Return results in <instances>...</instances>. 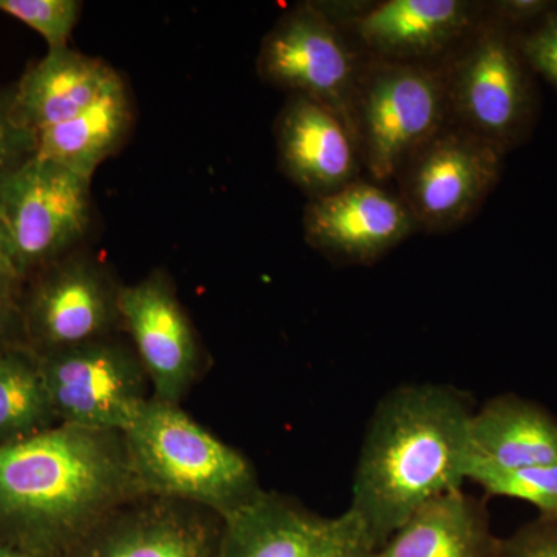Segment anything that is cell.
I'll return each instance as SVG.
<instances>
[{
    "mask_svg": "<svg viewBox=\"0 0 557 557\" xmlns=\"http://www.w3.org/2000/svg\"><path fill=\"white\" fill-rule=\"evenodd\" d=\"M467 394L449 384H403L370 417L347 511L379 552L428 502L468 482L471 417Z\"/></svg>",
    "mask_w": 557,
    "mask_h": 557,
    "instance_id": "obj_1",
    "label": "cell"
},
{
    "mask_svg": "<svg viewBox=\"0 0 557 557\" xmlns=\"http://www.w3.org/2000/svg\"><path fill=\"white\" fill-rule=\"evenodd\" d=\"M139 490L121 432L57 424L0 445V531L53 557Z\"/></svg>",
    "mask_w": 557,
    "mask_h": 557,
    "instance_id": "obj_2",
    "label": "cell"
},
{
    "mask_svg": "<svg viewBox=\"0 0 557 557\" xmlns=\"http://www.w3.org/2000/svg\"><path fill=\"white\" fill-rule=\"evenodd\" d=\"M123 435L145 496L186 502L223 518L263 491L240 450L212 435L174 403L149 398Z\"/></svg>",
    "mask_w": 557,
    "mask_h": 557,
    "instance_id": "obj_3",
    "label": "cell"
},
{
    "mask_svg": "<svg viewBox=\"0 0 557 557\" xmlns=\"http://www.w3.org/2000/svg\"><path fill=\"white\" fill-rule=\"evenodd\" d=\"M354 115L366 168L387 182L446 126L445 76L416 62L380 61L358 81Z\"/></svg>",
    "mask_w": 557,
    "mask_h": 557,
    "instance_id": "obj_4",
    "label": "cell"
},
{
    "mask_svg": "<svg viewBox=\"0 0 557 557\" xmlns=\"http://www.w3.org/2000/svg\"><path fill=\"white\" fill-rule=\"evenodd\" d=\"M90 182L36 156L0 180V231L25 282L86 237Z\"/></svg>",
    "mask_w": 557,
    "mask_h": 557,
    "instance_id": "obj_5",
    "label": "cell"
},
{
    "mask_svg": "<svg viewBox=\"0 0 557 557\" xmlns=\"http://www.w3.org/2000/svg\"><path fill=\"white\" fill-rule=\"evenodd\" d=\"M58 423L126 432L148 403L135 351L104 338L35 354Z\"/></svg>",
    "mask_w": 557,
    "mask_h": 557,
    "instance_id": "obj_6",
    "label": "cell"
},
{
    "mask_svg": "<svg viewBox=\"0 0 557 557\" xmlns=\"http://www.w3.org/2000/svg\"><path fill=\"white\" fill-rule=\"evenodd\" d=\"M522 53L504 25H486L445 76L458 126L505 153L522 141L534 113V91Z\"/></svg>",
    "mask_w": 557,
    "mask_h": 557,
    "instance_id": "obj_7",
    "label": "cell"
},
{
    "mask_svg": "<svg viewBox=\"0 0 557 557\" xmlns=\"http://www.w3.org/2000/svg\"><path fill=\"white\" fill-rule=\"evenodd\" d=\"M505 152L463 127H443L413 153L399 178V199L418 228H457L482 208L502 174Z\"/></svg>",
    "mask_w": 557,
    "mask_h": 557,
    "instance_id": "obj_8",
    "label": "cell"
},
{
    "mask_svg": "<svg viewBox=\"0 0 557 557\" xmlns=\"http://www.w3.org/2000/svg\"><path fill=\"white\" fill-rule=\"evenodd\" d=\"M21 300L22 338L49 354L110 338L121 322L120 289L97 260L70 252L33 274Z\"/></svg>",
    "mask_w": 557,
    "mask_h": 557,
    "instance_id": "obj_9",
    "label": "cell"
},
{
    "mask_svg": "<svg viewBox=\"0 0 557 557\" xmlns=\"http://www.w3.org/2000/svg\"><path fill=\"white\" fill-rule=\"evenodd\" d=\"M258 73L271 86L335 110L357 137V64L322 7H295L276 22L260 44Z\"/></svg>",
    "mask_w": 557,
    "mask_h": 557,
    "instance_id": "obj_10",
    "label": "cell"
},
{
    "mask_svg": "<svg viewBox=\"0 0 557 557\" xmlns=\"http://www.w3.org/2000/svg\"><path fill=\"white\" fill-rule=\"evenodd\" d=\"M222 520L207 508L132 498L53 557H218Z\"/></svg>",
    "mask_w": 557,
    "mask_h": 557,
    "instance_id": "obj_11",
    "label": "cell"
},
{
    "mask_svg": "<svg viewBox=\"0 0 557 557\" xmlns=\"http://www.w3.org/2000/svg\"><path fill=\"white\" fill-rule=\"evenodd\" d=\"M218 557H341L372 549L350 512L325 518L262 491L220 518Z\"/></svg>",
    "mask_w": 557,
    "mask_h": 557,
    "instance_id": "obj_12",
    "label": "cell"
},
{
    "mask_svg": "<svg viewBox=\"0 0 557 557\" xmlns=\"http://www.w3.org/2000/svg\"><path fill=\"white\" fill-rule=\"evenodd\" d=\"M417 230L398 196L359 180L330 196L310 199L304 211L307 244L346 265L376 262Z\"/></svg>",
    "mask_w": 557,
    "mask_h": 557,
    "instance_id": "obj_13",
    "label": "cell"
},
{
    "mask_svg": "<svg viewBox=\"0 0 557 557\" xmlns=\"http://www.w3.org/2000/svg\"><path fill=\"white\" fill-rule=\"evenodd\" d=\"M121 322L153 387V398L178 405L199 368V344L171 278L163 271L120 289Z\"/></svg>",
    "mask_w": 557,
    "mask_h": 557,
    "instance_id": "obj_14",
    "label": "cell"
},
{
    "mask_svg": "<svg viewBox=\"0 0 557 557\" xmlns=\"http://www.w3.org/2000/svg\"><path fill=\"white\" fill-rule=\"evenodd\" d=\"M278 166L310 199L357 178L359 146L350 126L321 102L289 95L274 123Z\"/></svg>",
    "mask_w": 557,
    "mask_h": 557,
    "instance_id": "obj_15",
    "label": "cell"
},
{
    "mask_svg": "<svg viewBox=\"0 0 557 557\" xmlns=\"http://www.w3.org/2000/svg\"><path fill=\"white\" fill-rule=\"evenodd\" d=\"M123 87L124 81L104 61L69 47L49 50L11 87L13 112L21 126L36 137L39 132L75 119Z\"/></svg>",
    "mask_w": 557,
    "mask_h": 557,
    "instance_id": "obj_16",
    "label": "cell"
},
{
    "mask_svg": "<svg viewBox=\"0 0 557 557\" xmlns=\"http://www.w3.org/2000/svg\"><path fill=\"white\" fill-rule=\"evenodd\" d=\"M471 465L475 471L557 465V417L518 394H500L474 409L471 417Z\"/></svg>",
    "mask_w": 557,
    "mask_h": 557,
    "instance_id": "obj_17",
    "label": "cell"
},
{
    "mask_svg": "<svg viewBox=\"0 0 557 557\" xmlns=\"http://www.w3.org/2000/svg\"><path fill=\"white\" fill-rule=\"evenodd\" d=\"M472 20L474 7L463 0H387L359 14L354 25L381 60L412 64L460 39Z\"/></svg>",
    "mask_w": 557,
    "mask_h": 557,
    "instance_id": "obj_18",
    "label": "cell"
},
{
    "mask_svg": "<svg viewBox=\"0 0 557 557\" xmlns=\"http://www.w3.org/2000/svg\"><path fill=\"white\" fill-rule=\"evenodd\" d=\"M498 541L485 504L457 490L413 512L379 549V556L496 557Z\"/></svg>",
    "mask_w": 557,
    "mask_h": 557,
    "instance_id": "obj_19",
    "label": "cell"
},
{
    "mask_svg": "<svg viewBox=\"0 0 557 557\" xmlns=\"http://www.w3.org/2000/svg\"><path fill=\"white\" fill-rule=\"evenodd\" d=\"M132 124L134 109L124 86L75 119L39 132L35 156L91 180L102 161L126 141Z\"/></svg>",
    "mask_w": 557,
    "mask_h": 557,
    "instance_id": "obj_20",
    "label": "cell"
},
{
    "mask_svg": "<svg viewBox=\"0 0 557 557\" xmlns=\"http://www.w3.org/2000/svg\"><path fill=\"white\" fill-rule=\"evenodd\" d=\"M46 381L24 344L0 350V445L57 426Z\"/></svg>",
    "mask_w": 557,
    "mask_h": 557,
    "instance_id": "obj_21",
    "label": "cell"
},
{
    "mask_svg": "<svg viewBox=\"0 0 557 557\" xmlns=\"http://www.w3.org/2000/svg\"><path fill=\"white\" fill-rule=\"evenodd\" d=\"M468 482H474L490 496L518 498L533 505L539 516H557V465L515 471H475Z\"/></svg>",
    "mask_w": 557,
    "mask_h": 557,
    "instance_id": "obj_22",
    "label": "cell"
},
{
    "mask_svg": "<svg viewBox=\"0 0 557 557\" xmlns=\"http://www.w3.org/2000/svg\"><path fill=\"white\" fill-rule=\"evenodd\" d=\"M81 10L78 0H0V11L38 32L49 50L67 49Z\"/></svg>",
    "mask_w": 557,
    "mask_h": 557,
    "instance_id": "obj_23",
    "label": "cell"
},
{
    "mask_svg": "<svg viewBox=\"0 0 557 557\" xmlns=\"http://www.w3.org/2000/svg\"><path fill=\"white\" fill-rule=\"evenodd\" d=\"M35 135L14 115L13 90H0V180L35 157Z\"/></svg>",
    "mask_w": 557,
    "mask_h": 557,
    "instance_id": "obj_24",
    "label": "cell"
},
{
    "mask_svg": "<svg viewBox=\"0 0 557 557\" xmlns=\"http://www.w3.org/2000/svg\"><path fill=\"white\" fill-rule=\"evenodd\" d=\"M496 557H557V516H537L500 539Z\"/></svg>",
    "mask_w": 557,
    "mask_h": 557,
    "instance_id": "obj_25",
    "label": "cell"
},
{
    "mask_svg": "<svg viewBox=\"0 0 557 557\" xmlns=\"http://www.w3.org/2000/svg\"><path fill=\"white\" fill-rule=\"evenodd\" d=\"M523 60L557 87V11L522 42Z\"/></svg>",
    "mask_w": 557,
    "mask_h": 557,
    "instance_id": "obj_26",
    "label": "cell"
},
{
    "mask_svg": "<svg viewBox=\"0 0 557 557\" xmlns=\"http://www.w3.org/2000/svg\"><path fill=\"white\" fill-rule=\"evenodd\" d=\"M25 278L11 258L9 244L0 231V304L21 309Z\"/></svg>",
    "mask_w": 557,
    "mask_h": 557,
    "instance_id": "obj_27",
    "label": "cell"
},
{
    "mask_svg": "<svg viewBox=\"0 0 557 557\" xmlns=\"http://www.w3.org/2000/svg\"><path fill=\"white\" fill-rule=\"evenodd\" d=\"M553 3L547 0H504L496 3V10L500 20L511 24L537 20L542 14L552 9Z\"/></svg>",
    "mask_w": 557,
    "mask_h": 557,
    "instance_id": "obj_28",
    "label": "cell"
},
{
    "mask_svg": "<svg viewBox=\"0 0 557 557\" xmlns=\"http://www.w3.org/2000/svg\"><path fill=\"white\" fill-rule=\"evenodd\" d=\"M21 335V309L0 304V350L13 346H20V343H16V339L17 336Z\"/></svg>",
    "mask_w": 557,
    "mask_h": 557,
    "instance_id": "obj_29",
    "label": "cell"
},
{
    "mask_svg": "<svg viewBox=\"0 0 557 557\" xmlns=\"http://www.w3.org/2000/svg\"><path fill=\"white\" fill-rule=\"evenodd\" d=\"M0 557H42L20 547V545L11 544V542L0 541Z\"/></svg>",
    "mask_w": 557,
    "mask_h": 557,
    "instance_id": "obj_30",
    "label": "cell"
},
{
    "mask_svg": "<svg viewBox=\"0 0 557 557\" xmlns=\"http://www.w3.org/2000/svg\"><path fill=\"white\" fill-rule=\"evenodd\" d=\"M341 557H380L379 552H372V549H361V552L350 553V555Z\"/></svg>",
    "mask_w": 557,
    "mask_h": 557,
    "instance_id": "obj_31",
    "label": "cell"
}]
</instances>
